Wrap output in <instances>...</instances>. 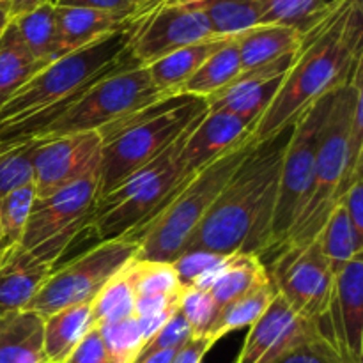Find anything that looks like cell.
<instances>
[{
	"label": "cell",
	"instance_id": "cell-1",
	"mask_svg": "<svg viewBox=\"0 0 363 363\" xmlns=\"http://www.w3.org/2000/svg\"><path fill=\"white\" fill-rule=\"evenodd\" d=\"M362 6V0H340L305 34L282 87L252 130L254 144L291 128L308 106L351 80L363 64Z\"/></svg>",
	"mask_w": 363,
	"mask_h": 363
},
{
	"label": "cell",
	"instance_id": "cell-2",
	"mask_svg": "<svg viewBox=\"0 0 363 363\" xmlns=\"http://www.w3.org/2000/svg\"><path fill=\"white\" fill-rule=\"evenodd\" d=\"M293 126L262 144H255L240 163L183 252L204 250L216 255L236 252L266 254L279 195L280 167Z\"/></svg>",
	"mask_w": 363,
	"mask_h": 363
},
{
	"label": "cell",
	"instance_id": "cell-3",
	"mask_svg": "<svg viewBox=\"0 0 363 363\" xmlns=\"http://www.w3.org/2000/svg\"><path fill=\"white\" fill-rule=\"evenodd\" d=\"M206 112V99L179 92L99 130L103 140L99 197L151 163Z\"/></svg>",
	"mask_w": 363,
	"mask_h": 363
},
{
	"label": "cell",
	"instance_id": "cell-4",
	"mask_svg": "<svg viewBox=\"0 0 363 363\" xmlns=\"http://www.w3.org/2000/svg\"><path fill=\"white\" fill-rule=\"evenodd\" d=\"M254 145L248 137L223 152L183 184L158 215L152 216L138 230L128 234L126 238L138 245L135 259L172 262L202 222L216 195L222 191Z\"/></svg>",
	"mask_w": 363,
	"mask_h": 363
},
{
	"label": "cell",
	"instance_id": "cell-5",
	"mask_svg": "<svg viewBox=\"0 0 363 363\" xmlns=\"http://www.w3.org/2000/svg\"><path fill=\"white\" fill-rule=\"evenodd\" d=\"M363 64L354 71L351 80L333 92L326 119L323 123L315 156L314 176L303 209L291 227L289 236L282 247H303L312 243L325 227L330 213L337 206L344 191L350 188L347 179V142H350L351 112L354 99L363 89ZM280 247V248H282Z\"/></svg>",
	"mask_w": 363,
	"mask_h": 363
},
{
	"label": "cell",
	"instance_id": "cell-6",
	"mask_svg": "<svg viewBox=\"0 0 363 363\" xmlns=\"http://www.w3.org/2000/svg\"><path fill=\"white\" fill-rule=\"evenodd\" d=\"M149 7L126 27L103 35L74 52L66 53L43 67L18 94H14L0 108V121H14L27 113L48 108L69 96L78 94L96 78L121 66L130 57V43Z\"/></svg>",
	"mask_w": 363,
	"mask_h": 363
},
{
	"label": "cell",
	"instance_id": "cell-7",
	"mask_svg": "<svg viewBox=\"0 0 363 363\" xmlns=\"http://www.w3.org/2000/svg\"><path fill=\"white\" fill-rule=\"evenodd\" d=\"M188 131L151 163L128 176L96 201L89 229L94 230L99 241L116 240L138 230L177 194L179 170L176 155Z\"/></svg>",
	"mask_w": 363,
	"mask_h": 363
},
{
	"label": "cell",
	"instance_id": "cell-8",
	"mask_svg": "<svg viewBox=\"0 0 363 363\" xmlns=\"http://www.w3.org/2000/svg\"><path fill=\"white\" fill-rule=\"evenodd\" d=\"M163 98L167 96L152 84L147 67L140 66L130 53L121 66L92 82L80 98L46 128L43 138L99 131Z\"/></svg>",
	"mask_w": 363,
	"mask_h": 363
},
{
	"label": "cell",
	"instance_id": "cell-9",
	"mask_svg": "<svg viewBox=\"0 0 363 363\" xmlns=\"http://www.w3.org/2000/svg\"><path fill=\"white\" fill-rule=\"evenodd\" d=\"M137 250L138 245L126 236L99 241L96 247L73 257L62 268H53L25 311L45 318L74 305H91L99 291L137 257Z\"/></svg>",
	"mask_w": 363,
	"mask_h": 363
},
{
	"label": "cell",
	"instance_id": "cell-10",
	"mask_svg": "<svg viewBox=\"0 0 363 363\" xmlns=\"http://www.w3.org/2000/svg\"><path fill=\"white\" fill-rule=\"evenodd\" d=\"M333 92L323 96L294 121L280 167L279 195L273 213L268 252H277L286 243L291 227L303 209L314 176L323 123L332 105Z\"/></svg>",
	"mask_w": 363,
	"mask_h": 363
},
{
	"label": "cell",
	"instance_id": "cell-11",
	"mask_svg": "<svg viewBox=\"0 0 363 363\" xmlns=\"http://www.w3.org/2000/svg\"><path fill=\"white\" fill-rule=\"evenodd\" d=\"M99 197V174L69 184L48 197H35L20 245L55 268L74 238L87 229Z\"/></svg>",
	"mask_w": 363,
	"mask_h": 363
},
{
	"label": "cell",
	"instance_id": "cell-12",
	"mask_svg": "<svg viewBox=\"0 0 363 363\" xmlns=\"http://www.w3.org/2000/svg\"><path fill=\"white\" fill-rule=\"evenodd\" d=\"M275 254L268 273L277 293L298 315L328 325L335 275L323 255L318 238L303 247L287 245Z\"/></svg>",
	"mask_w": 363,
	"mask_h": 363
},
{
	"label": "cell",
	"instance_id": "cell-13",
	"mask_svg": "<svg viewBox=\"0 0 363 363\" xmlns=\"http://www.w3.org/2000/svg\"><path fill=\"white\" fill-rule=\"evenodd\" d=\"M103 140L98 131L39 138L30 151L32 184L43 199L99 174Z\"/></svg>",
	"mask_w": 363,
	"mask_h": 363
},
{
	"label": "cell",
	"instance_id": "cell-14",
	"mask_svg": "<svg viewBox=\"0 0 363 363\" xmlns=\"http://www.w3.org/2000/svg\"><path fill=\"white\" fill-rule=\"evenodd\" d=\"M209 38L216 35L194 0H158L142 16L130 53L140 66H147L167 53Z\"/></svg>",
	"mask_w": 363,
	"mask_h": 363
},
{
	"label": "cell",
	"instance_id": "cell-15",
	"mask_svg": "<svg viewBox=\"0 0 363 363\" xmlns=\"http://www.w3.org/2000/svg\"><path fill=\"white\" fill-rule=\"evenodd\" d=\"M319 332L332 333L330 323L321 325L301 318L277 293L264 314L248 328L247 339L234 363H275Z\"/></svg>",
	"mask_w": 363,
	"mask_h": 363
},
{
	"label": "cell",
	"instance_id": "cell-16",
	"mask_svg": "<svg viewBox=\"0 0 363 363\" xmlns=\"http://www.w3.org/2000/svg\"><path fill=\"white\" fill-rule=\"evenodd\" d=\"M294 57L296 53H291L275 62L240 73L227 87L206 98L208 110L230 113L255 126L282 87Z\"/></svg>",
	"mask_w": 363,
	"mask_h": 363
},
{
	"label": "cell",
	"instance_id": "cell-17",
	"mask_svg": "<svg viewBox=\"0 0 363 363\" xmlns=\"http://www.w3.org/2000/svg\"><path fill=\"white\" fill-rule=\"evenodd\" d=\"M254 126L225 112H206L191 126L176 155L179 188L216 158L241 144L252 135Z\"/></svg>",
	"mask_w": 363,
	"mask_h": 363
},
{
	"label": "cell",
	"instance_id": "cell-18",
	"mask_svg": "<svg viewBox=\"0 0 363 363\" xmlns=\"http://www.w3.org/2000/svg\"><path fill=\"white\" fill-rule=\"evenodd\" d=\"M333 337L357 363L363 360V255L335 275L330 311Z\"/></svg>",
	"mask_w": 363,
	"mask_h": 363
},
{
	"label": "cell",
	"instance_id": "cell-19",
	"mask_svg": "<svg viewBox=\"0 0 363 363\" xmlns=\"http://www.w3.org/2000/svg\"><path fill=\"white\" fill-rule=\"evenodd\" d=\"M52 272L21 245L0 248V315L27 308Z\"/></svg>",
	"mask_w": 363,
	"mask_h": 363
},
{
	"label": "cell",
	"instance_id": "cell-20",
	"mask_svg": "<svg viewBox=\"0 0 363 363\" xmlns=\"http://www.w3.org/2000/svg\"><path fill=\"white\" fill-rule=\"evenodd\" d=\"M155 2L156 0L145 4L133 13H108V11L84 9V7L55 6L60 52L66 55L103 35L126 27Z\"/></svg>",
	"mask_w": 363,
	"mask_h": 363
},
{
	"label": "cell",
	"instance_id": "cell-21",
	"mask_svg": "<svg viewBox=\"0 0 363 363\" xmlns=\"http://www.w3.org/2000/svg\"><path fill=\"white\" fill-rule=\"evenodd\" d=\"M0 363H48L43 315L25 308L0 315Z\"/></svg>",
	"mask_w": 363,
	"mask_h": 363
},
{
	"label": "cell",
	"instance_id": "cell-22",
	"mask_svg": "<svg viewBox=\"0 0 363 363\" xmlns=\"http://www.w3.org/2000/svg\"><path fill=\"white\" fill-rule=\"evenodd\" d=\"M303 38L301 32L282 25H257L241 32L234 38L240 52L241 73L296 53Z\"/></svg>",
	"mask_w": 363,
	"mask_h": 363
},
{
	"label": "cell",
	"instance_id": "cell-23",
	"mask_svg": "<svg viewBox=\"0 0 363 363\" xmlns=\"http://www.w3.org/2000/svg\"><path fill=\"white\" fill-rule=\"evenodd\" d=\"M230 38H209L194 45L163 55L162 59L147 64L149 77L163 96L179 94L181 87L195 74V71L213 55L218 48H222Z\"/></svg>",
	"mask_w": 363,
	"mask_h": 363
},
{
	"label": "cell",
	"instance_id": "cell-24",
	"mask_svg": "<svg viewBox=\"0 0 363 363\" xmlns=\"http://www.w3.org/2000/svg\"><path fill=\"white\" fill-rule=\"evenodd\" d=\"M45 66L32 55L16 25L9 21L0 35V108Z\"/></svg>",
	"mask_w": 363,
	"mask_h": 363
},
{
	"label": "cell",
	"instance_id": "cell-25",
	"mask_svg": "<svg viewBox=\"0 0 363 363\" xmlns=\"http://www.w3.org/2000/svg\"><path fill=\"white\" fill-rule=\"evenodd\" d=\"M48 363H64L92 330L91 305H74L43 318Z\"/></svg>",
	"mask_w": 363,
	"mask_h": 363
},
{
	"label": "cell",
	"instance_id": "cell-26",
	"mask_svg": "<svg viewBox=\"0 0 363 363\" xmlns=\"http://www.w3.org/2000/svg\"><path fill=\"white\" fill-rule=\"evenodd\" d=\"M269 273L261 255L236 252L225 257L218 279L215 280L208 293L215 300L218 311L236 298L243 296L254 287L268 282Z\"/></svg>",
	"mask_w": 363,
	"mask_h": 363
},
{
	"label": "cell",
	"instance_id": "cell-27",
	"mask_svg": "<svg viewBox=\"0 0 363 363\" xmlns=\"http://www.w3.org/2000/svg\"><path fill=\"white\" fill-rule=\"evenodd\" d=\"M277 296V289L273 286L272 279L261 286L254 287L243 296L236 298L225 307L216 312V318L213 325L209 326L206 339L215 346L220 339H223L229 333L238 332V330L250 328L259 318L266 312L273 298Z\"/></svg>",
	"mask_w": 363,
	"mask_h": 363
},
{
	"label": "cell",
	"instance_id": "cell-28",
	"mask_svg": "<svg viewBox=\"0 0 363 363\" xmlns=\"http://www.w3.org/2000/svg\"><path fill=\"white\" fill-rule=\"evenodd\" d=\"M216 38H236L261 23L264 0H194Z\"/></svg>",
	"mask_w": 363,
	"mask_h": 363
},
{
	"label": "cell",
	"instance_id": "cell-29",
	"mask_svg": "<svg viewBox=\"0 0 363 363\" xmlns=\"http://www.w3.org/2000/svg\"><path fill=\"white\" fill-rule=\"evenodd\" d=\"M318 241L333 275H337L347 262L363 255V238L354 230L346 209L339 202L330 213Z\"/></svg>",
	"mask_w": 363,
	"mask_h": 363
},
{
	"label": "cell",
	"instance_id": "cell-30",
	"mask_svg": "<svg viewBox=\"0 0 363 363\" xmlns=\"http://www.w3.org/2000/svg\"><path fill=\"white\" fill-rule=\"evenodd\" d=\"M241 73L240 52H238L236 39L230 38L222 48L216 50L197 71L194 77L181 87L183 94L197 96V98H209L222 91L223 87L236 80Z\"/></svg>",
	"mask_w": 363,
	"mask_h": 363
},
{
	"label": "cell",
	"instance_id": "cell-31",
	"mask_svg": "<svg viewBox=\"0 0 363 363\" xmlns=\"http://www.w3.org/2000/svg\"><path fill=\"white\" fill-rule=\"evenodd\" d=\"M21 39L32 55L43 64L48 66L50 62L62 57L59 45V30H57V13L55 2L45 4L34 11L21 14V16L13 18Z\"/></svg>",
	"mask_w": 363,
	"mask_h": 363
},
{
	"label": "cell",
	"instance_id": "cell-32",
	"mask_svg": "<svg viewBox=\"0 0 363 363\" xmlns=\"http://www.w3.org/2000/svg\"><path fill=\"white\" fill-rule=\"evenodd\" d=\"M340 0H264L259 25H282L307 34L321 23Z\"/></svg>",
	"mask_w": 363,
	"mask_h": 363
},
{
	"label": "cell",
	"instance_id": "cell-33",
	"mask_svg": "<svg viewBox=\"0 0 363 363\" xmlns=\"http://www.w3.org/2000/svg\"><path fill=\"white\" fill-rule=\"evenodd\" d=\"M131 262V261H130ZM135 312V294L126 275V266L99 291L91 303L92 328L113 325L131 318Z\"/></svg>",
	"mask_w": 363,
	"mask_h": 363
},
{
	"label": "cell",
	"instance_id": "cell-34",
	"mask_svg": "<svg viewBox=\"0 0 363 363\" xmlns=\"http://www.w3.org/2000/svg\"><path fill=\"white\" fill-rule=\"evenodd\" d=\"M126 275L135 298L176 294L183 289L172 262L133 259L126 264Z\"/></svg>",
	"mask_w": 363,
	"mask_h": 363
},
{
	"label": "cell",
	"instance_id": "cell-35",
	"mask_svg": "<svg viewBox=\"0 0 363 363\" xmlns=\"http://www.w3.org/2000/svg\"><path fill=\"white\" fill-rule=\"evenodd\" d=\"M34 201L35 188L32 181L0 199V248L20 245Z\"/></svg>",
	"mask_w": 363,
	"mask_h": 363
},
{
	"label": "cell",
	"instance_id": "cell-36",
	"mask_svg": "<svg viewBox=\"0 0 363 363\" xmlns=\"http://www.w3.org/2000/svg\"><path fill=\"white\" fill-rule=\"evenodd\" d=\"M98 330L112 363H135L147 342L140 321L135 315Z\"/></svg>",
	"mask_w": 363,
	"mask_h": 363
},
{
	"label": "cell",
	"instance_id": "cell-37",
	"mask_svg": "<svg viewBox=\"0 0 363 363\" xmlns=\"http://www.w3.org/2000/svg\"><path fill=\"white\" fill-rule=\"evenodd\" d=\"M275 363H357L330 332H319Z\"/></svg>",
	"mask_w": 363,
	"mask_h": 363
},
{
	"label": "cell",
	"instance_id": "cell-38",
	"mask_svg": "<svg viewBox=\"0 0 363 363\" xmlns=\"http://www.w3.org/2000/svg\"><path fill=\"white\" fill-rule=\"evenodd\" d=\"M179 312L190 325L191 337H206L209 326L215 321L218 307L208 291L183 287L179 296Z\"/></svg>",
	"mask_w": 363,
	"mask_h": 363
},
{
	"label": "cell",
	"instance_id": "cell-39",
	"mask_svg": "<svg viewBox=\"0 0 363 363\" xmlns=\"http://www.w3.org/2000/svg\"><path fill=\"white\" fill-rule=\"evenodd\" d=\"M35 142L0 155V199L32 181L30 151Z\"/></svg>",
	"mask_w": 363,
	"mask_h": 363
},
{
	"label": "cell",
	"instance_id": "cell-40",
	"mask_svg": "<svg viewBox=\"0 0 363 363\" xmlns=\"http://www.w3.org/2000/svg\"><path fill=\"white\" fill-rule=\"evenodd\" d=\"M191 339V330L190 325L186 323L184 315L181 314L179 308H177L176 314L144 344L142 347L140 354L138 358H145L149 354L160 353V351H167V350H179L186 340ZM137 358V360H138ZM135 360V362H137Z\"/></svg>",
	"mask_w": 363,
	"mask_h": 363
},
{
	"label": "cell",
	"instance_id": "cell-41",
	"mask_svg": "<svg viewBox=\"0 0 363 363\" xmlns=\"http://www.w3.org/2000/svg\"><path fill=\"white\" fill-rule=\"evenodd\" d=\"M225 255H216L211 252L204 250H190L183 252L172 261L174 269H176L179 282L183 287H194L199 279L211 272Z\"/></svg>",
	"mask_w": 363,
	"mask_h": 363
},
{
	"label": "cell",
	"instance_id": "cell-42",
	"mask_svg": "<svg viewBox=\"0 0 363 363\" xmlns=\"http://www.w3.org/2000/svg\"><path fill=\"white\" fill-rule=\"evenodd\" d=\"M64 363H112L98 328H92Z\"/></svg>",
	"mask_w": 363,
	"mask_h": 363
},
{
	"label": "cell",
	"instance_id": "cell-43",
	"mask_svg": "<svg viewBox=\"0 0 363 363\" xmlns=\"http://www.w3.org/2000/svg\"><path fill=\"white\" fill-rule=\"evenodd\" d=\"M339 204L346 209L354 230L363 238V176L357 177L350 184V188L339 199Z\"/></svg>",
	"mask_w": 363,
	"mask_h": 363
},
{
	"label": "cell",
	"instance_id": "cell-44",
	"mask_svg": "<svg viewBox=\"0 0 363 363\" xmlns=\"http://www.w3.org/2000/svg\"><path fill=\"white\" fill-rule=\"evenodd\" d=\"M55 6L84 7V9L108 11V13H133V11H137L138 7H142V6H133L130 0H55Z\"/></svg>",
	"mask_w": 363,
	"mask_h": 363
},
{
	"label": "cell",
	"instance_id": "cell-45",
	"mask_svg": "<svg viewBox=\"0 0 363 363\" xmlns=\"http://www.w3.org/2000/svg\"><path fill=\"white\" fill-rule=\"evenodd\" d=\"M213 344L206 337H191L177 350L172 363H202Z\"/></svg>",
	"mask_w": 363,
	"mask_h": 363
},
{
	"label": "cell",
	"instance_id": "cell-46",
	"mask_svg": "<svg viewBox=\"0 0 363 363\" xmlns=\"http://www.w3.org/2000/svg\"><path fill=\"white\" fill-rule=\"evenodd\" d=\"M55 0H9V18L21 16V14L28 13V11H34L38 7L45 6V4H52Z\"/></svg>",
	"mask_w": 363,
	"mask_h": 363
},
{
	"label": "cell",
	"instance_id": "cell-47",
	"mask_svg": "<svg viewBox=\"0 0 363 363\" xmlns=\"http://www.w3.org/2000/svg\"><path fill=\"white\" fill-rule=\"evenodd\" d=\"M176 353H177V350L160 351V353L149 354V357H145V358H138L135 363H172Z\"/></svg>",
	"mask_w": 363,
	"mask_h": 363
},
{
	"label": "cell",
	"instance_id": "cell-48",
	"mask_svg": "<svg viewBox=\"0 0 363 363\" xmlns=\"http://www.w3.org/2000/svg\"><path fill=\"white\" fill-rule=\"evenodd\" d=\"M9 21V0H6V2H0V35H2L4 28L7 27Z\"/></svg>",
	"mask_w": 363,
	"mask_h": 363
},
{
	"label": "cell",
	"instance_id": "cell-49",
	"mask_svg": "<svg viewBox=\"0 0 363 363\" xmlns=\"http://www.w3.org/2000/svg\"><path fill=\"white\" fill-rule=\"evenodd\" d=\"M130 2L133 4V6H144V4L152 2V0H130Z\"/></svg>",
	"mask_w": 363,
	"mask_h": 363
},
{
	"label": "cell",
	"instance_id": "cell-50",
	"mask_svg": "<svg viewBox=\"0 0 363 363\" xmlns=\"http://www.w3.org/2000/svg\"><path fill=\"white\" fill-rule=\"evenodd\" d=\"M0 2H6V0H0Z\"/></svg>",
	"mask_w": 363,
	"mask_h": 363
}]
</instances>
